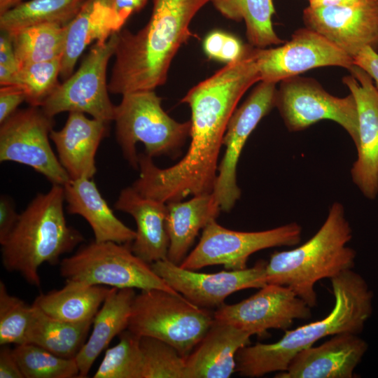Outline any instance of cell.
<instances>
[{
  "label": "cell",
  "instance_id": "obj_1",
  "mask_svg": "<svg viewBox=\"0 0 378 378\" xmlns=\"http://www.w3.org/2000/svg\"><path fill=\"white\" fill-rule=\"evenodd\" d=\"M254 47L191 88L181 99L191 110L190 143L176 164L162 169L139 155V178L132 187L141 195L165 203L213 192L218 160L229 120L244 93L260 81Z\"/></svg>",
  "mask_w": 378,
  "mask_h": 378
},
{
  "label": "cell",
  "instance_id": "obj_2",
  "mask_svg": "<svg viewBox=\"0 0 378 378\" xmlns=\"http://www.w3.org/2000/svg\"><path fill=\"white\" fill-rule=\"evenodd\" d=\"M211 0H153L148 23L136 33L117 32L109 92L154 90L163 85L180 47L192 36L190 24Z\"/></svg>",
  "mask_w": 378,
  "mask_h": 378
},
{
  "label": "cell",
  "instance_id": "obj_3",
  "mask_svg": "<svg viewBox=\"0 0 378 378\" xmlns=\"http://www.w3.org/2000/svg\"><path fill=\"white\" fill-rule=\"evenodd\" d=\"M335 304L323 318L285 330L278 341L258 342L241 348L236 356V372L241 377H261L284 372L293 358L318 340L339 333L360 332L372 311V293L366 281L353 270L330 279Z\"/></svg>",
  "mask_w": 378,
  "mask_h": 378
},
{
  "label": "cell",
  "instance_id": "obj_4",
  "mask_svg": "<svg viewBox=\"0 0 378 378\" xmlns=\"http://www.w3.org/2000/svg\"><path fill=\"white\" fill-rule=\"evenodd\" d=\"M352 229L339 202L309 240L295 248L274 251L266 265L267 284L288 287L310 307L316 304V284L354 267L356 252L347 246Z\"/></svg>",
  "mask_w": 378,
  "mask_h": 378
},
{
  "label": "cell",
  "instance_id": "obj_5",
  "mask_svg": "<svg viewBox=\"0 0 378 378\" xmlns=\"http://www.w3.org/2000/svg\"><path fill=\"white\" fill-rule=\"evenodd\" d=\"M64 200L61 185L52 184L48 192L38 194L1 244L5 269L19 273L31 285L40 286L41 265L57 263L62 255L83 241L82 234L67 225Z\"/></svg>",
  "mask_w": 378,
  "mask_h": 378
},
{
  "label": "cell",
  "instance_id": "obj_6",
  "mask_svg": "<svg viewBox=\"0 0 378 378\" xmlns=\"http://www.w3.org/2000/svg\"><path fill=\"white\" fill-rule=\"evenodd\" d=\"M162 99L154 90H139L122 94L115 106V135L130 164L139 168L136 144L141 142L150 158L176 156L190 136L191 122H178L162 107Z\"/></svg>",
  "mask_w": 378,
  "mask_h": 378
},
{
  "label": "cell",
  "instance_id": "obj_7",
  "mask_svg": "<svg viewBox=\"0 0 378 378\" xmlns=\"http://www.w3.org/2000/svg\"><path fill=\"white\" fill-rule=\"evenodd\" d=\"M214 321V313L196 306L182 295L151 289L136 294L127 330L139 337L160 340L186 358Z\"/></svg>",
  "mask_w": 378,
  "mask_h": 378
},
{
  "label": "cell",
  "instance_id": "obj_8",
  "mask_svg": "<svg viewBox=\"0 0 378 378\" xmlns=\"http://www.w3.org/2000/svg\"><path fill=\"white\" fill-rule=\"evenodd\" d=\"M59 272L66 281L117 288L161 289L181 295L155 273L151 264L135 255L130 244L94 241L63 258Z\"/></svg>",
  "mask_w": 378,
  "mask_h": 378
},
{
  "label": "cell",
  "instance_id": "obj_9",
  "mask_svg": "<svg viewBox=\"0 0 378 378\" xmlns=\"http://www.w3.org/2000/svg\"><path fill=\"white\" fill-rule=\"evenodd\" d=\"M302 231L296 222L266 230L241 232L225 228L216 219L212 220L203 229L197 246L179 265L192 270L218 265L228 270H244L250 255L258 251L298 245Z\"/></svg>",
  "mask_w": 378,
  "mask_h": 378
},
{
  "label": "cell",
  "instance_id": "obj_10",
  "mask_svg": "<svg viewBox=\"0 0 378 378\" xmlns=\"http://www.w3.org/2000/svg\"><path fill=\"white\" fill-rule=\"evenodd\" d=\"M117 38L115 32L108 40L93 44L78 69L41 106L46 114L54 118L62 112L78 111L107 123L113 120L115 106L108 96L106 71Z\"/></svg>",
  "mask_w": 378,
  "mask_h": 378
},
{
  "label": "cell",
  "instance_id": "obj_11",
  "mask_svg": "<svg viewBox=\"0 0 378 378\" xmlns=\"http://www.w3.org/2000/svg\"><path fill=\"white\" fill-rule=\"evenodd\" d=\"M290 132L304 130L323 120L340 125L355 146L358 139V112L352 94L345 97L333 96L318 82L298 76L280 82L276 106Z\"/></svg>",
  "mask_w": 378,
  "mask_h": 378
},
{
  "label": "cell",
  "instance_id": "obj_12",
  "mask_svg": "<svg viewBox=\"0 0 378 378\" xmlns=\"http://www.w3.org/2000/svg\"><path fill=\"white\" fill-rule=\"evenodd\" d=\"M54 125L41 107L17 110L0 126V161L27 165L52 184L65 185L70 177L49 142Z\"/></svg>",
  "mask_w": 378,
  "mask_h": 378
},
{
  "label": "cell",
  "instance_id": "obj_13",
  "mask_svg": "<svg viewBox=\"0 0 378 378\" xmlns=\"http://www.w3.org/2000/svg\"><path fill=\"white\" fill-rule=\"evenodd\" d=\"M272 82L260 81L233 113L223 139L225 151L218 167L213 193L220 210L230 211L240 198L237 167L243 148L259 122L276 106L277 89Z\"/></svg>",
  "mask_w": 378,
  "mask_h": 378
},
{
  "label": "cell",
  "instance_id": "obj_14",
  "mask_svg": "<svg viewBox=\"0 0 378 378\" xmlns=\"http://www.w3.org/2000/svg\"><path fill=\"white\" fill-rule=\"evenodd\" d=\"M254 52L260 81L274 83L317 67L335 66L349 70L354 65L345 52L306 27L295 31L282 46L255 48Z\"/></svg>",
  "mask_w": 378,
  "mask_h": 378
},
{
  "label": "cell",
  "instance_id": "obj_15",
  "mask_svg": "<svg viewBox=\"0 0 378 378\" xmlns=\"http://www.w3.org/2000/svg\"><path fill=\"white\" fill-rule=\"evenodd\" d=\"M265 260L239 270L201 273L181 267L167 258L151 264L155 273L171 288L196 306L218 308L231 294L267 284Z\"/></svg>",
  "mask_w": 378,
  "mask_h": 378
},
{
  "label": "cell",
  "instance_id": "obj_16",
  "mask_svg": "<svg viewBox=\"0 0 378 378\" xmlns=\"http://www.w3.org/2000/svg\"><path fill=\"white\" fill-rule=\"evenodd\" d=\"M311 308L288 287L267 284L249 298L223 304L214 312L216 321L263 336L270 329L287 330L295 320L312 317Z\"/></svg>",
  "mask_w": 378,
  "mask_h": 378
},
{
  "label": "cell",
  "instance_id": "obj_17",
  "mask_svg": "<svg viewBox=\"0 0 378 378\" xmlns=\"http://www.w3.org/2000/svg\"><path fill=\"white\" fill-rule=\"evenodd\" d=\"M306 27L326 38L354 59L363 48L378 51V0L349 6H307Z\"/></svg>",
  "mask_w": 378,
  "mask_h": 378
},
{
  "label": "cell",
  "instance_id": "obj_18",
  "mask_svg": "<svg viewBox=\"0 0 378 378\" xmlns=\"http://www.w3.org/2000/svg\"><path fill=\"white\" fill-rule=\"evenodd\" d=\"M342 82L354 97L358 112L357 159L351 169L354 183L368 199L378 195V90L372 78L354 65Z\"/></svg>",
  "mask_w": 378,
  "mask_h": 378
},
{
  "label": "cell",
  "instance_id": "obj_19",
  "mask_svg": "<svg viewBox=\"0 0 378 378\" xmlns=\"http://www.w3.org/2000/svg\"><path fill=\"white\" fill-rule=\"evenodd\" d=\"M367 349V342L357 334H336L319 346L298 352L274 377L353 378Z\"/></svg>",
  "mask_w": 378,
  "mask_h": 378
},
{
  "label": "cell",
  "instance_id": "obj_20",
  "mask_svg": "<svg viewBox=\"0 0 378 378\" xmlns=\"http://www.w3.org/2000/svg\"><path fill=\"white\" fill-rule=\"evenodd\" d=\"M108 124L85 113L69 112L65 125L60 130H52L58 159L70 179L92 178L97 172L95 154L107 134Z\"/></svg>",
  "mask_w": 378,
  "mask_h": 378
},
{
  "label": "cell",
  "instance_id": "obj_21",
  "mask_svg": "<svg viewBox=\"0 0 378 378\" xmlns=\"http://www.w3.org/2000/svg\"><path fill=\"white\" fill-rule=\"evenodd\" d=\"M252 335L214 319L203 338L185 358V378H228L236 372L238 351Z\"/></svg>",
  "mask_w": 378,
  "mask_h": 378
},
{
  "label": "cell",
  "instance_id": "obj_22",
  "mask_svg": "<svg viewBox=\"0 0 378 378\" xmlns=\"http://www.w3.org/2000/svg\"><path fill=\"white\" fill-rule=\"evenodd\" d=\"M114 207L136 222V237L130 244L135 255L149 264L167 258V203L146 197L132 186L120 191Z\"/></svg>",
  "mask_w": 378,
  "mask_h": 378
},
{
  "label": "cell",
  "instance_id": "obj_23",
  "mask_svg": "<svg viewBox=\"0 0 378 378\" xmlns=\"http://www.w3.org/2000/svg\"><path fill=\"white\" fill-rule=\"evenodd\" d=\"M63 187L67 211L80 215L88 221L95 241L132 243L136 232L114 215L92 178L70 179Z\"/></svg>",
  "mask_w": 378,
  "mask_h": 378
},
{
  "label": "cell",
  "instance_id": "obj_24",
  "mask_svg": "<svg viewBox=\"0 0 378 378\" xmlns=\"http://www.w3.org/2000/svg\"><path fill=\"white\" fill-rule=\"evenodd\" d=\"M220 208L213 192L190 200L167 203L166 228L169 239L167 259L180 265L188 255L201 230L219 215Z\"/></svg>",
  "mask_w": 378,
  "mask_h": 378
},
{
  "label": "cell",
  "instance_id": "obj_25",
  "mask_svg": "<svg viewBox=\"0 0 378 378\" xmlns=\"http://www.w3.org/2000/svg\"><path fill=\"white\" fill-rule=\"evenodd\" d=\"M118 32L111 0H85L76 17L66 25L61 58L60 77L73 73L81 54L92 42H103Z\"/></svg>",
  "mask_w": 378,
  "mask_h": 378
},
{
  "label": "cell",
  "instance_id": "obj_26",
  "mask_svg": "<svg viewBox=\"0 0 378 378\" xmlns=\"http://www.w3.org/2000/svg\"><path fill=\"white\" fill-rule=\"evenodd\" d=\"M135 295L134 288H112L93 318L91 335L75 358L79 377H87L95 360L113 337L127 329Z\"/></svg>",
  "mask_w": 378,
  "mask_h": 378
},
{
  "label": "cell",
  "instance_id": "obj_27",
  "mask_svg": "<svg viewBox=\"0 0 378 378\" xmlns=\"http://www.w3.org/2000/svg\"><path fill=\"white\" fill-rule=\"evenodd\" d=\"M112 288L66 281L65 286L37 296L33 303L48 316L69 322L92 320Z\"/></svg>",
  "mask_w": 378,
  "mask_h": 378
},
{
  "label": "cell",
  "instance_id": "obj_28",
  "mask_svg": "<svg viewBox=\"0 0 378 378\" xmlns=\"http://www.w3.org/2000/svg\"><path fill=\"white\" fill-rule=\"evenodd\" d=\"M26 343L65 358H75L86 342L92 320L74 323L52 318L32 304Z\"/></svg>",
  "mask_w": 378,
  "mask_h": 378
},
{
  "label": "cell",
  "instance_id": "obj_29",
  "mask_svg": "<svg viewBox=\"0 0 378 378\" xmlns=\"http://www.w3.org/2000/svg\"><path fill=\"white\" fill-rule=\"evenodd\" d=\"M85 0H29L0 14V30L10 35L41 24L67 25Z\"/></svg>",
  "mask_w": 378,
  "mask_h": 378
},
{
  "label": "cell",
  "instance_id": "obj_30",
  "mask_svg": "<svg viewBox=\"0 0 378 378\" xmlns=\"http://www.w3.org/2000/svg\"><path fill=\"white\" fill-rule=\"evenodd\" d=\"M211 2L226 18L244 21L246 36L253 47L265 48L284 43L273 28L272 0H211Z\"/></svg>",
  "mask_w": 378,
  "mask_h": 378
},
{
  "label": "cell",
  "instance_id": "obj_31",
  "mask_svg": "<svg viewBox=\"0 0 378 378\" xmlns=\"http://www.w3.org/2000/svg\"><path fill=\"white\" fill-rule=\"evenodd\" d=\"M66 25L41 24L20 29L10 37L18 66L61 59Z\"/></svg>",
  "mask_w": 378,
  "mask_h": 378
},
{
  "label": "cell",
  "instance_id": "obj_32",
  "mask_svg": "<svg viewBox=\"0 0 378 378\" xmlns=\"http://www.w3.org/2000/svg\"><path fill=\"white\" fill-rule=\"evenodd\" d=\"M13 354L24 378L79 377L75 358H65L31 343L16 345Z\"/></svg>",
  "mask_w": 378,
  "mask_h": 378
},
{
  "label": "cell",
  "instance_id": "obj_33",
  "mask_svg": "<svg viewBox=\"0 0 378 378\" xmlns=\"http://www.w3.org/2000/svg\"><path fill=\"white\" fill-rule=\"evenodd\" d=\"M118 336V343L106 351L94 378H142L141 337L127 329Z\"/></svg>",
  "mask_w": 378,
  "mask_h": 378
},
{
  "label": "cell",
  "instance_id": "obj_34",
  "mask_svg": "<svg viewBox=\"0 0 378 378\" xmlns=\"http://www.w3.org/2000/svg\"><path fill=\"white\" fill-rule=\"evenodd\" d=\"M142 378H185V358L172 345L141 337Z\"/></svg>",
  "mask_w": 378,
  "mask_h": 378
},
{
  "label": "cell",
  "instance_id": "obj_35",
  "mask_svg": "<svg viewBox=\"0 0 378 378\" xmlns=\"http://www.w3.org/2000/svg\"><path fill=\"white\" fill-rule=\"evenodd\" d=\"M61 59L28 64L19 67L18 85L30 106L41 107L60 83Z\"/></svg>",
  "mask_w": 378,
  "mask_h": 378
},
{
  "label": "cell",
  "instance_id": "obj_36",
  "mask_svg": "<svg viewBox=\"0 0 378 378\" xmlns=\"http://www.w3.org/2000/svg\"><path fill=\"white\" fill-rule=\"evenodd\" d=\"M32 306L10 295L0 281V344L26 343Z\"/></svg>",
  "mask_w": 378,
  "mask_h": 378
},
{
  "label": "cell",
  "instance_id": "obj_37",
  "mask_svg": "<svg viewBox=\"0 0 378 378\" xmlns=\"http://www.w3.org/2000/svg\"><path fill=\"white\" fill-rule=\"evenodd\" d=\"M19 66L11 37L6 32L0 34V85H18Z\"/></svg>",
  "mask_w": 378,
  "mask_h": 378
},
{
  "label": "cell",
  "instance_id": "obj_38",
  "mask_svg": "<svg viewBox=\"0 0 378 378\" xmlns=\"http://www.w3.org/2000/svg\"><path fill=\"white\" fill-rule=\"evenodd\" d=\"M26 101L23 89L18 85H3L0 88V124L16 111L18 106Z\"/></svg>",
  "mask_w": 378,
  "mask_h": 378
},
{
  "label": "cell",
  "instance_id": "obj_39",
  "mask_svg": "<svg viewBox=\"0 0 378 378\" xmlns=\"http://www.w3.org/2000/svg\"><path fill=\"white\" fill-rule=\"evenodd\" d=\"M19 215L13 201L6 195L0 198V244H3L14 228Z\"/></svg>",
  "mask_w": 378,
  "mask_h": 378
},
{
  "label": "cell",
  "instance_id": "obj_40",
  "mask_svg": "<svg viewBox=\"0 0 378 378\" xmlns=\"http://www.w3.org/2000/svg\"><path fill=\"white\" fill-rule=\"evenodd\" d=\"M148 0H111L118 31L122 29L127 20L141 10Z\"/></svg>",
  "mask_w": 378,
  "mask_h": 378
},
{
  "label": "cell",
  "instance_id": "obj_41",
  "mask_svg": "<svg viewBox=\"0 0 378 378\" xmlns=\"http://www.w3.org/2000/svg\"><path fill=\"white\" fill-rule=\"evenodd\" d=\"M354 64L363 69L373 80L378 90V52L367 47L354 57Z\"/></svg>",
  "mask_w": 378,
  "mask_h": 378
},
{
  "label": "cell",
  "instance_id": "obj_42",
  "mask_svg": "<svg viewBox=\"0 0 378 378\" xmlns=\"http://www.w3.org/2000/svg\"><path fill=\"white\" fill-rule=\"evenodd\" d=\"M0 350V378H24L13 349L2 345Z\"/></svg>",
  "mask_w": 378,
  "mask_h": 378
},
{
  "label": "cell",
  "instance_id": "obj_43",
  "mask_svg": "<svg viewBox=\"0 0 378 378\" xmlns=\"http://www.w3.org/2000/svg\"><path fill=\"white\" fill-rule=\"evenodd\" d=\"M226 33L219 30L210 32L204 38L203 48L209 58L218 60Z\"/></svg>",
  "mask_w": 378,
  "mask_h": 378
},
{
  "label": "cell",
  "instance_id": "obj_44",
  "mask_svg": "<svg viewBox=\"0 0 378 378\" xmlns=\"http://www.w3.org/2000/svg\"><path fill=\"white\" fill-rule=\"evenodd\" d=\"M361 0H313L309 2L311 7L349 6L358 4Z\"/></svg>",
  "mask_w": 378,
  "mask_h": 378
},
{
  "label": "cell",
  "instance_id": "obj_45",
  "mask_svg": "<svg viewBox=\"0 0 378 378\" xmlns=\"http://www.w3.org/2000/svg\"><path fill=\"white\" fill-rule=\"evenodd\" d=\"M22 1L23 0H0V14Z\"/></svg>",
  "mask_w": 378,
  "mask_h": 378
},
{
  "label": "cell",
  "instance_id": "obj_46",
  "mask_svg": "<svg viewBox=\"0 0 378 378\" xmlns=\"http://www.w3.org/2000/svg\"><path fill=\"white\" fill-rule=\"evenodd\" d=\"M308 1H309H309H313V0H308Z\"/></svg>",
  "mask_w": 378,
  "mask_h": 378
}]
</instances>
